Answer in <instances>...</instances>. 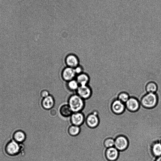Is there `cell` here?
<instances>
[{"label": "cell", "instance_id": "44dd1931", "mask_svg": "<svg viewBox=\"0 0 161 161\" xmlns=\"http://www.w3.org/2000/svg\"><path fill=\"white\" fill-rule=\"evenodd\" d=\"M130 97L129 92L123 91L118 92L117 94V99L124 103L128 101Z\"/></svg>", "mask_w": 161, "mask_h": 161}, {"label": "cell", "instance_id": "603a6c76", "mask_svg": "<svg viewBox=\"0 0 161 161\" xmlns=\"http://www.w3.org/2000/svg\"><path fill=\"white\" fill-rule=\"evenodd\" d=\"M48 110V114L51 117H55L58 114V110L56 108L54 107Z\"/></svg>", "mask_w": 161, "mask_h": 161}, {"label": "cell", "instance_id": "5bb4252c", "mask_svg": "<svg viewBox=\"0 0 161 161\" xmlns=\"http://www.w3.org/2000/svg\"><path fill=\"white\" fill-rule=\"evenodd\" d=\"M75 79L79 86H84L89 85L90 78L88 74L83 72L77 75Z\"/></svg>", "mask_w": 161, "mask_h": 161}, {"label": "cell", "instance_id": "ffe728a7", "mask_svg": "<svg viewBox=\"0 0 161 161\" xmlns=\"http://www.w3.org/2000/svg\"><path fill=\"white\" fill-rule=\"evenodd\" d=\"M81 129L80 126L72 125L68 129V132L69 135L72 136H76L80 133Z\"/></svg>", "mask_w": 161, "mask_h": 161}, {"label": "cell", "instance_id": "e0dca14e", "mask_svg": "<svg viewBox=\"0 0 161 161\" xmlns=\"http://www.w3.org/2000/svg\"><path fill=\"white\" fill-rule=\"evenodd\" d=\"M59 112L60 115L64 117H68L71 116L73 113L68 104H64L60 107Z\"/></svg>", "mask_w": 161, "mask_h": 161}, {"label": "cell", "instance_id": "9a60e30c", "mask_svg": "<svg viewBox=\"0 0 161 161\" xmlns=\"http://www.w3.org/2000/svg\"><path fill=\"white\" fill-rule=\"evenodd\" d=\"M13 138L14 140L19 143L22 144L26 139V135L23 131L18 130L14 133Z\"/></svg>", "mask_w": 161, "mask_h": 161}, {"label": "cell", "instance_id": "7c38bea8", "mask_svg": "<svg viewBox=\"0 0 161 161\" xmlns=\"http://www.w3.org/2000/svg\"><path fill=\"white\" fill-rule=\"evenodd\" d=\"M126 108L125 104L118 99L114 100L112 103L111 108L113 112L116 114L123 113Z\"/></svg>", "mask_w": 161, "mask_h": 161}, {"label": "cell", "instance_id": "8992f818", "mask_svg": "<svg viewBox=\"0 0 161 161\" xmlns=\"http://www.w3.org/2000/svg\"><path fill=\"white\" fill-rule=\"evenodd\" d=\"M85 121L87 126L90 128L92 129L96 128L99 123L98 116L92 112L87 116Z\"/></svg>", "mask_w": 161, "mask_h": 161}, {"label": "cell", "instance_id": "9c48e42d", "mask_svg": "<svg viewBox=\"0 0 161 161\" xmlns=\"http://www.w3.org/2000/svg\"><path fill=\"white\" fill-rule=\"evenodd\" d=\"M128 145V140L124 136H119L114 139V147L119 151L126 149Z\"/></svg>", "mask_w": 161, "mask_h": 161}, {"label": "cell", "instance_id": "7a4b0ae2", "mask_svg": "<svg viewBox=\"0 0 161 161\" xmlns=\"http://www.w3.org/2000/svg\"><path fill=\"white\" fill-rule=\"evenodd\" d=\"M21 148V144L13 139L6 144L5 149V152L8 157H17L20 154Z\"/></svg>", "mask_w": 161, "mask_h": 161}, {"label": "cell", "instance_id": "3957f363", "mask_svg": "<svg viewBox=\"0 0 161 161\" xmlns=\"http://www.w3.org/2000/svg\"><path fill=\"white\" fill-rule=\"evenodd\" d=\"M158 96L157 93H146L142 97L140 104L147 108H152L157 104Z\"/></svg>", "mask_w": 161, "mask_h": 161}, {"label": "cell", "instance_id": "484cf974", "mask_svg": "<svg viewBox=\"0 0 161 161\" xmlns=\"http://www.w3.org/2000/svg\"><path fill=\"white\" fill-rule=\"evenodd\" d=\"M154 161H161V156L157 158Z\"/></svg>", "mask_w": 161, "mask_h": 161}, {"label": "cell", "instance_id": "ac0fdd59", "mask_svg": "<svg viewBox=\"0 0 161 161\" xmlns=\"http://www.w3.org/2000/svg\"><path fill=\"white\" fill-rule=\"evenodd\" d=\"M79 86V85L75 79L66 82V88L71 92H76Z\"/></svg>", "mask_w": 161, "mask_h": 161}, {"label": "cell", "instance_id": "52a82bcc", "mask_svg": "<svg viewBox=\"0 0 161 161\" xmlns=\"http://www.w3.org/2000/svg\"><path fill=\"white\" fill-rule=\"evenodd\" d=\"M84 114L81 112H73L70 116V121L72 125L80 126L85 121Z\"/></svg>", "mask_w": 161, "mask_h": 161}, {"label": "cell", "instance_id": "d4e9b609", "mask_svg": "<svg viewBox=\"0 0 161 161\" xmlns=\"http://www.w3.org/2000/svg\"><path fill=\"white\" fill-rule=\"evenodd\" d=\"M50 95L49 92L46 89L42 90L40 93V96L42 98L46 97Z\"/></svg>", "mask_w": 161, "mask_h": 161}, {"label": "cell", "instance_id": "4fadbf2b", "mask_svg": "<svg viewBox=\"0 0 161 161\" xmlns=\"http://www.w3.org/2000/svg\"><path fill=\"white\" fill-rule=\"evenodd\" d=\"M119 151L114 147L107 149L105 152V156L109 161H115L119 156Z\"/></svg>", "mask_w": 161, "mask_h": 161}, {"label": "cell", "instance_id": "cb8c5ba5", "mask_svg": "<svg viewBox=\"0 0 161 161\" xmlns=\"http://www.w3.org/2000/svg\"><path fill=\"white\" fill-rule=\"evenodd\" d=\"M74 69L76 75L84 72L83 67L80 64L74 68Z\"/></svg>", "mask_w": 161, "mask_h": 161}, {"label": "cell", "instance_id": "5b68a950", "mask_svg": "<svg viewBox=\"0 0 161 161\" xmlns=\"http://www.w3.org/2000/svg\"><path fill=\"white\" fill-rule=\"evenodd\" d=\"M76 76L74 69L69 67L66 66L61 72V78L66 82L75 79Z\"/></svg>", "mask_w": 161, "mask_h": 161}, {"label": "cell", "instance_id": "8fae6325", "mask_svg": "<svg viewBox=\"0 0 161 161\" xmlns=\"http://www.w3.org/2000/svg\"><path fill=\"white\" fill-rule=\"evenodd\" d=\"M55 103V99L50 94L42 98L41 102L42 107L43 109L47 110H49L54 107Z\"/></svg>", "mask_w": 161, "mask_h": 161}, {"label": "cell", "instance_id": "277c9868", "mask_svg": "<svg viewBox=\"0 0 161 161\" xmlns=\"http://www.w3.org/2000/svg\"><path fill=\"white\" fill-rule=\"evenodd\" d=\"M92 93V89L89 85L79 86L76 92V94L85 100L90 98Z\"/></svg>", "mask_w": 161, "mask_h": 161}, {"label": "cell", "instance_id": "2e32d148", "mask_svg": "<svg viewBox=\"0 0 161 161\" xmlns=\"http://www.w3.org/2000/svg\"><path fill=\"white\" fill-rule=\"evenodd\" d=\"M158 90V86L154 81L147 82L145 86V92L146 93H157Z\"/></svg>", "mask_w": 161, "mask_h": 161}, {"label": "cell", "instance_id": "30bf717a", "mask_svg": "<svg viewBox=\"0 0 161 161\" xmlns=\"http://www.w3.org/2000/svg\"><path fill=\"white\" fill-rule=\"evenodd\" d=\"M126 108L131 112L137 111L139 108L140 103L138 100L134 97H130L125 103Z\"/></svg>", "mask_w": 161, "mask_h": 161}, {"label": "cell", "instance_id": "ba28073f", "mask_svg": "<svg viewBox=\"0 0 161 161\" xmlns=\"http://www.w3.org/2000/svg\"><path fill=\"white\" fill-rule=\"evenodd\" d=\"M64 63L66 66L74 69L80 64V60L76 54L70 53L65 56Z\"/></svg>", "mask_w": 161, "mask_h": 161}, {"label": "cell", "instance_id": "7402d4cb", "mask_svg": "<svg viewBox=\"0 0 161 161\" xmlns=\"http://www.w3.org/2000/svg\"><path fill=\"white\" fill-rule=\"evenodd\" d=\"M114 139L111 138H109L106 139L104 142V147L106 148L114 147Z\"/></svg>", "mask_w": 161, "mask_h": 161}, {"label": "cell", "instance_id": "d6986e66", "mask_svg": "<svg viewBox=\"0 0 161 161\" xmlns=\"http://www.w3.org/2000/svg\"><path fill=\"white\" fill-rule=\"evenodd\" d=\"M153 155L156 158L161 156V142H157L152 145L151 148Z\"/></svg>", "mask_w": 161, "mask_h": 161}, {"label": "cell", "instance_id": "6da1fadb", "mask_svg": "<svg viewBox=\"0 0 161 161\" xmlns=\"http://www.w3.org/2000/svg\"><path fill=\"white\" fill-rule=\"evenodd\" d=\"M67 104L73 112H81L85 106V100L76 93L69 97Z\"/></svg>", "mask_w": 161, "mask_h": 161}]
</instances>
